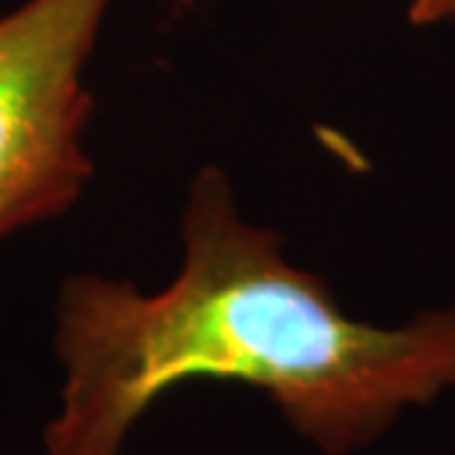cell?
Returning <instances> with one entry per match:
<instances>
[{
  "instance_id": "3957f363",
  "label": "cell",
  "mask_w": 455,
  "mask_h": 455,
  "mask_svg": "<svg viewBox=\"0 0 455 455\" xmlns=\"http://www.w3.org/2000/svg\"><path fill=\"white\" fill-rule=\"evenodd\" d=\"M408 24L411 27L455 24V0H411L408 4Z\"/></svg>"
},
{
  "instance_id": "6da1fadb",
  "label": "cell",
  "mask_w": 455,
  "mask_h": 455,
  "mask_svg": "<svg viewBox=\"0 0 455 455\" xmlns=\"http://www.w3.org/2000/svg\"><path fill=\"white\" fill-rule=\"evenodd\" d=\"M180 240V272L157 293L62 281L53 346L66 381L44 455H122L136 420L196 379L263 390L323 455L370 447L405 408L455 390V302L399 325L355 320L275 231L245 222L222 169L196 172Z\"/></svg>"
},
{
  "instance_id": "7a4b0ae2",
  "label": "cell",
  "mask_w": 455,
  "mask_h": 455,
  "mask_svg": "<svg viewBox=\"0 0 455 455\" xmlns=\"http://www.w3.org/2000/svg\"><path fill=\"white\" fill-rule=\"evenodd\" d=\"M113 0H27L0 18V240L66 213L92 178L84 68Z\"/></svg>"
}]
</instances>
